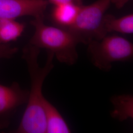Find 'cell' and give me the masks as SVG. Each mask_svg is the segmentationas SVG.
<instances>
[{"instance_id":"1","label":"cell","mask_w":133,"mask_h":133,"mask_svg":"<svg viewBox=\"0 0 133 133\" xmlns=\"http://www.w3.org/2000/svg\"><path fill=\"white\" fill-rule=\"evenodd\" d=\"M39 53V48L30 44L23 51L22 58L26 62L31 79V89L29 91L26 108L15 133H46V121L43 108L45 97L42 89L45 79L54 67V55L48 51L46 63L41 67L38 62Z\"/></svg>"},{"instance_id":"2","label":"cell","mask_w":133,"mask_h":133,"mask_svg":"<svg viewBox=\"0 0 133 133\" xmlns=\"http://www.w3.org/2000/svg\"><path fill=\"white\" fill-rule=\"evenodd\" d=\"M31 24L35 32L30 44L53 53L62 63L72 65L76 63L78 57L76 46L81 42L74 34L66 29L46 25L43 16L34 18Z\"/></svg>"},{"instance_id":"3","label":"cell","mask_w":133,"mask_h":133,"mask_svg":"<svg viewBox=\"0 0 133 133\" xmlns=\"http://www.w3.org/2000/svg\"><path fill=\"white\" fill-rule=\"evenodd\" d=\"M88 53L93 64L104 71H109L114 62L130 60L133 56V43L118 35H107L87 44Z\"/></svg>"},{"instance_id":"4","label":"cell","mask_w":133,"mask_h":133,"mask_svg":"<svg viewBox=\"0 0 133 133\" xmlns=\"http://www.w3.org/2000/svg\"><path fill=\"white\" fill-rule=\"evenodd\" d=\"M110 4V0H97L89 5H81L74 23L67 30L85 44L103 38V21Z\"/></svg>"},{"instance_id":"5","label":"cell","mask_w":133,"mask_h":133,"mask_svg":"<svg viewBox=\"0 0 133 133\" xmlns=\"http://www.w3.org/2000/svg\"><path fill=\"white\" fill-rule=\"evenodd\" d=\"M48 4L47 0H0V19L43 16Z\"/></svg>"},{"instance_id":"6","label":"cell","mask_w":133,"mask_h":133,"mask_svg":"<svg viewBox=\"0 0 133 133\" xmlns=\"http://www.w3.org/2000/svg\"><path fill=\"white\" fill-rule=\"evenodd\" d=\"M29 92L22 89L19 84L14 82L9 86L0 84V120L8 116L21 105L27 103Z\"/></svg>"},{"instance_id":"7","label":"cell","mask_w":133,"mask_h":133,"mask_svg":"<svg viewBox=\"0 0 133 133\" xmlns=\"http://www.w3.org/2000/svg\"><path fill=\"white\" fill-rule=\"evenodd\" d=\"M82 5L68 4L54 5L51 13L53 23L60 28H70L74 23Z\"/></svg>"},{"instance_id":"8","label":"cell","mask_w":133,"mask_h":133,"mask_svg":"<svg viewBox=\"0 0 133 133\" xmlns=\"http://www.w3.org/2000/svg\"><path fill=\"white\" fill-rule=\"evenodd\" d=\"M43 108L46 121V133H69L71 130L56 107L45 98Z\"/></svg>"},{"instance_id":"9","label":"cell","mask_w":133,"mask_h":133,"mask_svg":"<svg viewBox=\"0 0 133 133\" xmlns=\"http://www.w3.org/2000/svg\"><path fill=\"white\" fill-rule=\"evenodd\" d=\"M102 30L105 36L111 32L122 34H133V14H127L119 18L111 14H105Z\"/></svg>"},{"instance_id":"10","label":"cell","mask_w":133,"mask_h":133,"mask_svg":"<svg viewBox=\"0 0 133 133\" xmlns=\"http://www.w3.org/2000/svg\"><path fill=\"white\" fill-rule=\"evenodd\" d=\"M25 28V24L15 19H0V43H8L16 41Z\"/></svg>"},{"instance_id":"11","label":"cell","mask_w":133,"mask_h":133,"mask_svg":"<svg viewBox=\"0 0 133 133\" xmlns=\"http://www.w3.org/2000/svg\"><path fill=\"white\" fill-rule=\"evenodd\" d=\"M114 109L111 115L120 121L133 118V96L123 95L115 96L111 100Z\"/></svg>"},{"instance_id":"12","label":"cell","mask_w":133,"mask_h":133,"mask_svg":"<svg viewBox=\"0 0 133 133\" xmlns=\"http://www.w3.org/2000/svg\"><path fill=\"white\" fill-rule=\"evenodd\" d=\"M17 48L11 46L8 43H0V59H9L17 52Z\"/></svg>"},{"instance_id":"13","label":"cell","mask_w":133,"mask_h":133,"mask_svg":"<svg viewBox=\"0 0 133 133\" xmlns=\"http://www.w3.org/2000/svg\"><path fill=\"white\" fill-rule=\"evenodd\" d=\"M49 4L54 5L72 4L77 5H83L82 0H47Z\"/></svg>"},{"instance_id":"14","label":"cell","mask_w":133,"mask_h":133,"mask_svg":"<svg viewBox=\"0 0 133 133\" xmlns=\"http://www.w3.org/2000/svg\"><path fill=\"white\" fill-rule=\"evenodd\" d=\"M131 0H110L111 4H112L117 9H120Z\"/></svg>"}]
</instances>
